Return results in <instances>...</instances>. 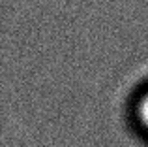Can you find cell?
I'll list each match as a JSON object with an SVG mask.
<instances>
[{
	"label": "cell",
	"instance_id": "1",
	"mask_svg": "<svg viewBox=\"0 0 148 147\" xmlns=\"http://www.w3.org/2000/svg\"><path fill=\"white\" fill-rule=\"evenodd\" d=\"M137 115H139V121H141V125L148 130V92L141 98V102H139Z\"/></svg>",
	"mask_w": 148,
	"mask_h": 147
}]
</instances>
